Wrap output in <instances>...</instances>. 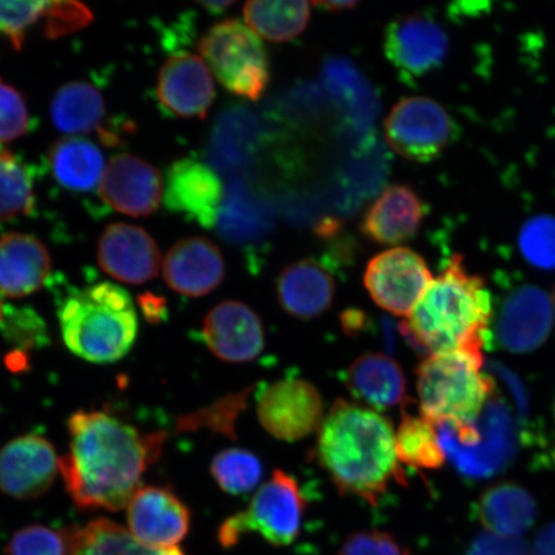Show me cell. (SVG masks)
I'll return each instance as SVG.
<instances>
[{
	"mask_svg": "<svg viewBox=\"0 0 555 555\" xmlns=\"http://www.w3.org/2000/svg\"><path fill=\"white\" fill-rule=\"evenodd\" d=\"M395 437L386 416L337 400L319 428L317 460L341 494L376 506L402 480Z\"/></svg>",
	"mask_w": 555,
	"mask_h": 555,
	"instance_id": "cell-2",
	"label": "cell"
},
{
	"mask_svg": "<svg viewBox=\"0 0 555 555\" xmlns=\"http://www.w3.org/2000/svg\"><path fill=\"white\" fill-rule=\"evenodd\" d=\"M51 270V254L34 235L12 232L0 237V294L21 298L38 293Z\"/></svg>",
	"mask_w": 555,
	"mask_h": 555,
	"instance_id": "cell-22",
	"label": "cell"
},
{
	"mask_svg": "<svg viewBox=\"0 0 555 555\" xmlns=\"http://www.w3.org/2000/svg\"><path fill=\"white\" fill-rule=\"evenodd\" d=\"M388 144L413 163H431L453 144L460 129L439 102L427 96H405L385 121Z\"/></svg>",
	"mask_w": 555,
	"mask_h": 555,
	"instance_id": "cell-8",
	"label": "cell"
},
{
	"mask_svg": "<svg viewBox=\"0 0 555 555\" xmlns=\"http://www.w3.org/2000/svg\"><path fill=\"white\" fill-rule=\"evenodd\" d=\"M322 75L325 88L341 103L351 127L370 129L378 114V101L359 69L347 60L331 59L325 62Z\"/></svg>",
	"mask_w": 555,
	"mask_h": 555,
	"instance_id": "cell-28",
	"label": "cell"
},
{
	"mask_svg": "<svg viewBox=\"0 0 555 555\" xmlns=\"http://www.w3.org/2000/svg\"><path fill=\"white\" fill-rule=\"evenodd\" d=\"M483 356L476 351L433 353L416 367L422 415L435 423L476 425L492 393V380L482 372Z\"/></svg>",
	"mask_w": 555,
	"mask_h": 555,
	"instance_id": "cell-5",
	"label": "cell"
},
{
	"mask_svg": "<svg viewBox=\"0 0 555 555\" xmlns=\"http://www.w3.org/2000/svg\"><path fill=\"white\" fill-rule=\"evenodd\" d=\"M69 451L60 460L66 490L81 509L127 508L163 453L166 434L143 433L117 416L79 411L67 422Z\"/></svg>",
	"mask_w": 555,
	"mask_h": 555,
	"instance_id": "cell-1",
	"label": "cell"
},
{
	"mask_svg": "<svg viewBox=\"0 0 555 555\" xmlns=\"http://www.w3.org/2000/svg\"><path fill=\"white\" fill-rule=\"evenodd\" d=\"M321 392L311 382L287 377L268 385L259 393L258 416L266 431L282 441L302 440L324 421Z\"/></svg>",
	"mask_w": 555,
	"mask_h": 555,
	"instance_id": "cell-11",
	"label": "cell"
},
{
	"mask_svg": "<svg viewBox=\"0 0 555 555\" xmlns=\"http://www.w3.org/2000/svg\"><path fill=\"white\" fill-rule=\"evenodd\" d=\"M477 515L486 532L519 538L537 522L538 504L522 486L499 483L483 492L477 504Z\"/></svg>",
	"mask_w": 555,
	"mask_h": 555,
	"instance_id": "cell-26",
	"label": "cell"
},
{
	"mask_svg": "<svg viewBox=\"0 0 555 555\" xmlns=\"http://www.w3.org/2000/svg\"><path fill=\"white\" fill-rule=\"evenodd\" d=\"M491 317L485 280L469 272L463 256L454 255L404 322L409 346L423 356L482 352Z\"/></svg>",
	"mask_w": 555,
	"mask_h": 555,
	"instance_id": "cell-3",
	"label": "cell"
},
{
	"mask_svg": "<svg viewBox=\"0 0 555 555\" xmlns=\"http://www.w3.org/2000/svg\"><path fill=\"white\" fill-rule=\"evenodd\" d=\"M37 206L29 169L9 150L0 151V219L29 217Z\"/></svg>",
	"mask_w": 555,
	"mask_h": 555,
	"instance_id": "cell-34",
	"label": "cell"
},
{
	"mask_svg": "<svg viewBox=\"0 0 555 555\" xmlns=\"http://www.w3.org/2000/svg\"><path fill=\"white\" fill-rule=\"evenodd\" d=\"M103 272L128 284L147 283L162 268V251L151 234L137 225L115 223L106 228L96 249Z\"/></svg>",
	"mask_w": 555,
	"mask_h": 555,
	"instance_id": "cell-17",
	"label": "cell"
},
{
	"mask_svg": "<svg viewBox=\"0 0 555 555\" xmlns=\"http://www.w3.org/2000/svg\"><path fill=\"white\" fill-rule=\"evenodd\" d=\"M69 555H185L179 547L157 550L138 541L128 529L107 518L69 529Z\"/></svg>",
	"mask_w": 555,
	"mask_h": 555,
	"instance_id": "cell-31",
	"label": "cell"
},
{
	"mask_svg": "<svg viewBox=\"0 0 555 555\" xmlns=\"http://www.w3.org/2000/svg\"><path fill=\"white\" fill-rule=\"evenodd\" d=\"M434 281L425 259L411 248L386 249L367 263L364 284L373 301L395 317H409Z\"/></svg>",
	"mask_w": 555,
	"mask_h": 555,
	"instance_id": "cell-10",
	"label": "cell"
},
{
	"mask_svg": "<svg viewBox=\"0 0 555 555\" xmlns=\"http://www.w3.org/2000/svg\"><path fill=\"white\" fill-rule=\"evenodd\" d=\"M139 308L142 309L144 318L150 323H162L168 319L169 310L166 307L165 298L154 294H144L138 298Z\"/></svg>",
	"mask_w": 555,
	"mask_h": 555,
	"instance_id": "cell-45",
	"label": "cell"
},
{
	"mask_svg": "<svg viewBox=\"0 0 555 555\" xmlns=\"http://www.w3.org/2000/svg\"><path fill=\"white\" fill-rule=\"evenodd\" d=\"M338 555H409L390 533L370 530L352 533Z\"/></svg>",
	"mask_w": 555,
	"mask_h": 555,
	"instance_id": "cell-43",
	"label": "cell"
},
{
	"mask_svg": "<svg viewBox=\"0 0 555 555\" xmlns=\"http://www.w3.org/2000/svg\"><path fill=\"white\" fill-rule=\"evenodd\" d=\"M164 280L169 288L186 297H203L225 280L223 254L204 237L180 240L166 255Z\"/></svg>",
	"mask_w": 555,
	"mask_h": 555,
	"instance_id": "cell-20",
	"label": "cell"
},
{
	"mask_svg": "<svg viewBox=\"0 0 555 555\" xmlns=\"http://www.w3.org/2000/svg\"><path fill=\"white\" fill-rule=\"evenodd\" d=\"M246 24L255 34L270 41H288L298 37L309 24L308 2H248L243 9Z\"/></svg>",
	"mask_w": 555,
	"mask_h": 555,
	"instance_id": "cell-32",
	"label": "cell"
},
{
	"mask_svg": "<svg viewBox=\"0 0 555 555\" xmlns=\"http://www.w3.org/2000/svg\"><path fill=\"white\" fill-rule=\"evenodd\" d=\"M164 204L206 229L217 225L224 199L223 184L210 165L186 157L173 163L165 177Z\"/></svg>",
	"mask_w": 555,
	"mask_h": 555,
	"instance_id": "cell-14",
	"label": "cell"
},
{
	"mask_svg": "<svg viewBox=\"0 0 555 555\" xmlns=\"http://www.w3.org/2000/svg\"><path fill=\"white\" fill-rule=\"evenodd\" d=\"M62 339L87 362L115 363L134 346L139 323L133 298L111 282L69 287L57 296Z\"/></svg>",
	"mask_w": 555,
	"mask_h": 555,
	"instance_id": "cell-4",
	"label": "cell"
},
{
	"mask_svg": "<svg viewBox=\"0 0 555 555\" xmlns=\"http://www.w3.org/2000/svg\"><path fill=\"white\" fill-rule=\"evenodd\" d=\"M199 336L207 349L227 363L253 362L266 349L260 317L240 301H224L208 311Z\"/></svg>",
	"mask_w": 555,
	"mask_h": 555,
	"instance_id": "cell-15",
	"label": "cell"
},
{
	"mask_svg": "<svg viewBox=\"0 0 555 555\" xmlns=\"http://www.w3.org/2000/svg\"><path fill=\"white\" fill-rule=\"evenodd\" d=\"M127 509L128 530L144 545L171 550L190 531L189 506L165 486H141Z\"/></svg>",
	"mask_w": 555,
	"mask_h": 555,
	"instance_id": "cell-13",
	"label": "cell"
},
{
	"mask_svg": "<svg viewBox=\"0 0 555 555\" xmlns=\"http://www.w3.org/2000/svg\"><path fill=\"white\" fill-rule=\"evenodd\" d=\"M198 51L228 92L253 102L266 93L270 82L268 52L258 34L240 20L214 25L199 40Z\"/></svg>",
	"mask_w": 555,
	"mask_h": 555,
	"instance_id": "cell-7",
	"label": "cell"
},
{
	"mask_svg": "<svg viewBox=\"0 0 555 555\" xmlns=\"http://www.w3.org/2000/svg\"><path fill=\"white\" fill-rule=\"evenodd\" d=\"M59 472L57 451L43 436H18L0 449V491L18 501L44 495Z\"/></svg>",
	"mask_w": 555,
	"mask_h": 555,
	"instance_id": "cell-12",
	"label": "cell"
},
{
	"mask_svg": "<svg viewBox=\"0 0 555 555\" xmlns=\"http://www.w3.org/2000/svg\"><path fill=\"white\" fill-rule=\"evenodd\" d=\"M51 117L54 127L67 135L103 133L106 103L100 90L89 82H67L52 99Z\"/></svg>",
	"mask_w": 555,
	"mask_h": 555,
	"instance_id": "cell-29",
	"label": "cell"
},
{
	"mask_svg": "<svg viewBox=\"0 0 555 555\" xmlns=\"http://www.w3.org/2000/svg\"><path fill=\"white\" fill-rule=\"evenodd\" d=\"M5 364L11 371H24L27 366L26 353L23 351H13L7 357Z\"/></svg>",
	"mask_w": 555,
	"mask_h": 555,
	"instance_id": "cell-48",
	"label": "cell"
},
{
	"mask_svg": "<svg viewBox=\"0 0 555 555\" xmlns=\"http://www.w3.org/2000/svg\"><path fill=\"white\" fill-rule=\"evenodd\" d=\"M531 555H555V522L544 526L538 532Z\"/></svg>",
	"mask_w": 555,
	"mask_h": 555,
	"instance_id": "cell-47",
	"label": "cell"
},
{
	"mask_svg": "<svg viewBox=\"0 0 555 555\" xmlns=\"http://www.w3.org/2000/svg\"><path fill=\"white\" fill-rule=\"evenodd\" d=\"M217 227L224 238L234 245H260L273 229L269 208L241 179L228 186L221 204Z\"/></svg>",
	"mask_w": 555,
	"mask_h": 555,
	"instance_id": "cell-25",
	"label": "cell"
},
{
	"mask_svg": "<svg viewBox=\"0 0 555 555\" xmlns=\"http://www.w3.org/2000/svg\"><path fill=\"white\" fill-rule=\"evenodd\" d=\"M69 529L57 531L43 525L18 530L5 547L7 555H69Z\"/></svg>",
	"mask_w": 555,
	"mask_h": 555,
	"instance_id": "cell-38",
	"label": "cell"
},
{
	"mask_svg": "<svg viewBox=\"0 0 555 555\" xmlns=\"http://www.w3.org/2000/svg\"><path fill=\"white\" fill-rule=\"evenodd\" d=\"M384 50L400 80L412 87L442 66L449 53V38L427 13H409L386 27Z\"/></svg>",
	"mask_w": 555,
	"mask_h": 555,
	"instance_id": "cell-9",
	"label": "cell"
},
{
	"mask_svg": "<svg viewBox=\"0 0 555 555\" xmlns=\"http://www.w3.org/2000/svg\"><path fill=\"white\" fill-rule=\"evenodd\" d=\"M52 176L62 189L90 193L99 189L107 165L99 145L80 137H66L50 152Z\"/></svg>",
	"mask_w": 555,
	"mask_h": 555,
	"instance_id": "cell-27",
	"label": "cell"
},
{
	"mask_svg": "<svg viewBox=\"0 0 555 555\" xmlns=\"http://www.w3.org/2000/svg\"><path fill=\"white\" fill-rule=\"evenodd\" d=\"M46 31L51 38L81 29L92 21V12L75 2H50L47 11Z\"/></svg>",
	"mask_w": 555,
	"mask_h": 555,
	"instance_id": "cell-42",
	"label": "cell"
},
{
	"mask_svg": "<svg viewBox=\"0 0 555 555\" xmlns=\"http://www.w3.org/2000/svg\"><path fill=\"white\" fill-rule=\"evenodd\" d=\"M554 412H555V406H554Z\"/></svg>",
	"mask_w": 555,
	"mask_h": 555,
	"instance_id": "cell-53",
	"label": "cell"
},
{
	"mask_svg": "<svg viewBox=\"0 0 555 555\" xmlns=\"http://www.w3.org/2000/svg\"><path fill=\"white\" fill-rule=\"evenodd\" d=\"M234 2H198L201 7H204V9L212 15H220V13H223L229 7L233 5Z\"/></svg>",
	"mask_w": 555,
	"mask_h": 555,
	"instance_id": "cell-50",
	"label": "cell"
},
{
	"mask_svg": "<svg viewBox=\"0 0 555 555\" xmlns=\"http://www.w3.org/2000/svg\"><path fill=\"white\" fill-rule=\"evenodd\" d=\"M101 196L117 212L149 217L162 203V173L144 159L121 154L107 165L100 185Z\"/></svg>",
	"mask_w": 555,
	"mask_h": 555,
	"instance_id": "cell-16",
	"label": "cell"
},
{
	"mask_svg": "<svg viewBox=\"0 0 555 555\" xmlns=\"http://www.w3.org/2000/svg\"><path fill=\"white\" fill-rule=\"evenodd\" d=\"M262 127L253 111L238 107L223 116L215 129L211 151L214 163L225 171H237L258 154Z\"/></svg>",
	"mask_w": 555,
	"mask_h": 555,
	"instance_id": "cell-30",
	"label": "cell"
},
{
	"mask_svg": "<svg viewBox=\"0 0 555 555\" xmlns=\"http://www.w3.org/2000/svg\"><path fill=\"white\" fill-rule=\"evenodd\" d=\"M0 328L7 341L16 347V351L39 349L50 343L44 319L29 307H7Z\"/></svg>",
	"mask_w": 555,
	"mask_h": 555,
	"instance_id": "cell-37",
	"label": "cell"
},
{
	"mask_svg": "<svg viewBox=\"0 0 555 555\" xmlns=\"http://www.w3.org/2000/svg\"><path fill=\"white\" fill-rule=\"evenodd\" d=\"M276 295L288 315L311 321L323 315L335 301V278L315 260L296 261L278 278Z\"/></svg>",
	"mask_w": 555,
	"mask_h": 555,
	"instance_id": "cell-23",
	"label": "cell"
},
{
	"mask_svg": "<svg viewBox=\"0 0 555 555\" xmlns=\"http://www.w3.org/2000/svg\"><path fill=\"white\" fill-rule=\"evenodd\" d=\"M211 476L219 488L231 495H245L258 488L262 463L251 451L232 448L220 451L210 464Z\"/></svg>",
	"mask_w": 555,
	"mask_h": 555,
	"instance_id": "cell-35",
	"label": "cell"
},
{
	"mask_svg": "<svg viewBox=\"0 0 555 555\" xmlns=\"http://www.w3.org/2000/svg\"><path fill=\"white\" fill-rule=\"evenodd\" d=\"M305 511L307 501L300 485L293 475L278 469L256 492L245 511L221 524L219 544L232 547L243 537L258 533L270 545L288 546L300 535Z\"/></svg>",
	"mask_w": 555,
	"mask_h": 555,
	"instance_id": "cell-6",
	"label": "cell"
},
{
	"mask_svg": "<svg viewBox=\"0 0 555 555\" xmlns=\"http://www.w3.org/2000/svg\"><path fill=\"white\" fill-rule=\"evenodd\" d=\"M48 7L50 2H0V35L20 51L27 30L46 17Z\"/></svg>",
	"mask_w": 555,
	"mask_h": 555,
	"instance_id": "cell-40",
	"label": "cell"
},
{
	"mask_svg": "<svg viewBox=\"0 0 555 555\" xmlns=\"http://www.w3.org/2000/svg\"><path fill=\"white\" fill-rule=\"evenodd\" d=\"M344 331L349 336H359L365 330L370 328V318L362 310L350 309L344 312L341 317Z\"/></svg>",
	"mask_w": 555,
	"mask_h": 555,
	"instance_id": "cell-46",
	"label": "cell"
},
{
	"mask_svg": "<svg viewBox=\"0 0 555 555\" xmlns=\"http://www.w3.org/2000/svg\"><path fill=\"white\" fill-rule=\"evenodd\" d=\"M210 68L191 53L172 55L159 69L157 99L166 113L185 119H205L215 100Z\"/></svg>",
	"mask_w": 555,
	"mask_h": 555,
	"instance_id": "cell-18",
	"label": "cell"
},
{
	"mask_svg": "<svg viewBox=\"0 0 555 555\" xmlns=\"http://www.w3.org/2000/svg\"><path fill=\"white\" fill-rule=\"evenodd\" d=\"M554 324L553 304L543 289L520 287L506 297L496 321V338L503 349L526 353L539 349Z\"/></svg>",
	"mask_w": 555,
	"mask_h": 555,
	"instance_id": "cell-19",
	"label": "cell"
},
{
	"mask_svg": "<svg viewBox=\"0 0 555 555\" xmlns=\"http://www.w3.org/2000/svg\"><path fill=\"white\" fill-rule=\"evenodd\" d=\"M312 4L321 7L323 11L341 12L353 9L358 5V2H315Z\"/></svg>",
	"mask_w": 555,
	"mask_h": 555,
	"instance_id": "cell-49",
	"label": "cell"
},
{
	"mask_svg": "<svg viewBox=\"0 0 555 555\" xmlns=\"http://www.w3.org/2000/svg\"><path fill=\"white\" fill-rule=\"evenodd\" d=\"M346 386L353 398L377 411L404 404L406 379L402 367L382 353H365L346 372Z\"/></svg>",
	"mask_w": 555,
	"mask_h": 555,
	"instance_id": "cell-24",
	"label": "cell"
},
{
	"mask_svg": "<svg viewBox=\"0 0 555 555\" xmlns=\"http://www.w3.org/2000/svg\"><path fill=\"white\" fill-rule=\"evenodd\" d=\"M426 215L425 201L411 186L391 185L366 211L362 232L379 245H400L418 234Z\"/></svg>",
	"mask_w": 555,
	"mask_h": 555,
	"instance_id": "cell-21",
	"label": "cell"
},
{
	"mask_svg": "<svg viewBox=\"0 0 555 555\" xmlns=\"http://www.w3.org/2000/svg\"><path fill=\"white\" fill-rule=\"evenodd\" d=\"M525 259L539 269H555V219L537 217L527 221L519 234Z\"/></svg>",
	"mask_w": 555,
	"mask_h": 555,
	"instance_id": "cell-39",
	"label": "cell"
},
{
	"mask_svg": "<svg viewBox=\"0 0 555 555\" xmlns=\"http://www.w3.org/2000/svg\"><path fill=\"white\" fill-rule=\"evenodd\" d=\"M3 319H4V307H3L2 297H0V325H2Z\"/></svg>",
	"mask_w": 555,
	"mask_h": 555,
	"instance_id": "cell-51",
	"label": "cell"
},
{
	"mask_svg": "<svg viewBox=\"0 0 555 555\" xmlns=\"http://www.w3.org/2000/svg\"><path fill=\"white\" fill-rule=\"evenodd\" d=\"M395 443L398 460L406 466L416 469H437L447 461L436 423L426 416L404 413Z\"/></svg>",
	"mask_w": 555,
	"mask_h": 555,
	"instance_id": "cell-33",
	"label": "cell"
},
{
	"mask_svg": "<svg viewBox=\"0 0 555 555\" xmlns=\"http://www.w3.org/2000/svg\"><path fill=\"white\" fill-rule=\"evenodd\" d=\"M553 304L555 305V289H554V296H553Z\"/></svg>",
	"mask_w": 555,
	"mask_h": 555,
	"instance_id": "cell-52",
	"label": "cell"
},
{
	"mask_svg": "<svg viewBox=\"0 0 555 555\" xmlns=\"http://www.w3.org/2000/svg\"><path fill=\"white\" fill-rule=\"evenodd\" d=\"M466 555H531L520 538H503L485 532L472 541Z\"/></svg>",
	"mask_w": 555,
	"mask_h": 555,
	"instance_id": "cell-44",
	"label": "cell"
},
{
	"mask_svg": "<svg viewBox=\"0 0 555 555\" xmlns=\"http://www.w3.org/2000/svg\"><path fill=\"white\" fill-rule=\"evenodd\" d=\"M30 129V114L24 95L0 78V143L24 137Z\"/></svg>",
	"mask_w": 555,
	"mask_h": 555,
	"instance_id": "cell-41",
	"label": "cell"
},
{
	"mask_svg": "<svg viewBox=\"0 0 555 555\" xmlns=\"http://www.w3.org/2000/svg\"><path fill=\"white\" fill-rule=\"evenodd\" d=\"M254 387L245 388L240 392L228 395V397L214 402L210 406L201 411L179 416L177 428L179 433L198 431L201 428L210 429L214 434L237 439L235 425L240 415L245 412L249 395Z\"/></svg>",
	"mask_w": 555,
	"mask_h": 555,
	"instance_id": "cell-36",
	"label": "cell"
}]
</instances>
